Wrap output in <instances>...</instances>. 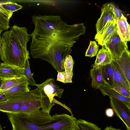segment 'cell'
Listing matches in <instances>:
<instances>
[{"instance_id":"1","label":"cell","mask_w":130,"mask_h":130,"mask_svg":"<svg viewBox=\"0 0 130 130\" xmlns=\"http://www.w3.org/2000/svg\"><path fill=\"white\" fill-rule=\"evenodd\" d=\"M30 37L26 28L15 25L3 33L0 57L3 63L24 69L26 60L30 59L27 44Z\"/></svg>"},{"instance_id":"2","label":"cell","mask_w":130,"mask_h":130,"mask_svg":"<svg viewBox=\"0 0 130 130\" xmlns=\"http://www.w3.org/2000/svg\"><path fill=\"white\" fill-rule=\"evenodd\" d=\"M7 114L12 130H44L54 119L53 116L40 109L26 113Z\"/></svg>"},{"instance_id":"3","label":"cell","mask_w":130,"mask_h":130,"mask_svg":"<svg viewBox=\"0 0 130 130\" xmlns=\"http://www.w3.org/2000/svg\"><path fill=\"white\" fill-rule=\"evenodd\" d=\"M39 88L0 102V111L7 114L26 113L40 109Z\"/></svg>"},{"instance_id":"4","label":"cell","mask_w":130,"mask_h":130,"mask_svg":"<svg viewBox=\"0 0 130 130\" xmlns=\"http://www.w3.org/2000/svg\"><path fill=\"white\" fill-rule=\"evenodd\" d=\"M76 41L63 38L53 42L39 59L48 62L57 72L64 71L63 61L72 52V47Z\"/></svg>"},{"instance_id":"5","label":"cell","mask_w":130,"mask_h":130,"mask_svg":"<svg viewBox=\"0 0 130 130\" xmlns=\"http://www.w3.org/2000/svg\"><path fill=\"white\" fill-rule=\"evenodd\" d=\"M103 47L109 52L112 61L118 60L125 50L128 49L127 42L122 38L117 28Z\"/></svg>"},{"instance_id":"6","label":"cell","mask_w":130,"mask_h":130,"mask_svg":"<svg viewBox=\"0 0 130 130\" xmlns=\"http://www.w3.org/2000/svg\"><path fill=\"white\" fill-rule=\"evenodd\" d=\"M54 120L51 125L50 130H78L77 119L66 113L53 115Z\"/></svg>"},{"instance_id":"7","label":"cell","mask_w":130,"mask_h":130,"mask_svg":"<svg viewBox=\"0 0 130 130\" xmlns=\"http://www.w3.org/2000/svg\"><path fill=\"white\" fill-rule=\"evenodd\" d=\"M110 104L115 114L125 125L126 130H130V104L109 97Z\"/></svg>"},{"instance_id":"8","label":"cell","mask_w":130,"mask_h":130,"mask_svg":"<svg viewBox=\"0 0 130 130\" xmlns=\"http://www.w3.org/2000/svg\"><path fill=\"white\" fill-rule=\"evenodd\" d=\"M36 86L43 90L51 103L55 96L60 99L64 91L63 88L55 83L53 78H48L40 84H37Z\"/></svg>"},{"instance_id":"9","label":"cell","mask_w":130,"mask_h":130,"mask_svg":"<svg viewBox=\"0 0 130 130\" xmlns=\"http://www.w3.org/2000/svg\"><path fill=\"white\" fill-rule=\"evenodd\" d=\"M101 14L95 25L96 34L99 33L109 22L116 20L113 8L111 3L103 4L101 9Z\"/></svg>"},{"instance_id":"10","label":"cell","mask_w":130,"mask_h":130,"mask_svg":"<svg viewBox=\"0 0 130 130\" xmlns=\"http://www.w3.org/2000/svg\"><path fill=\"white\" fill-rule=\"evenodd\" d=\"M24 75V69L10 66L4 63H1L0 67L1 79L18 78Z\"/></svg>"},{"instance_id":"11","label":"cell","mask_w":130,"mask_h":130,"mask_svg":"<svg viewBox=\"0 0 130 130\" xmlns=\"http://www.w3.org/2000/svg\"><path fill=\"white\" fill-rule=\"evenodd\" d=\"M117 26L116 20L111 21L99 33L96 34L94 39L99 44L103 46H104L115 32Z\"/></svg>"},{"instance_id":"12","label":"cell","mask_w":130,"mask_h":130,"mask_svg":"<svg viewBox=\"0 0 130 130\" xmlns=\"http://www.w3.org/2000/svg\"><path fill=\"white\" fill-rule=\"evenodd\" d=\"M111 64L113 72V87L122 86L130 90V85L117 63L115 61H112Z\"/></svg>"},{"instance_id":"13","label":"cell","mask_w":130,"mask_h":130,"mask_svg":"<svg viewBox=\"0 0 130 130\" xmlns=\"http://www.w3.org/2000/svg\"><path fill=\"white\" fill-rule=\"evenodd\" d=\"M115 61L118 65L130 85V52L128 49H126L119 59Z\"/></svg>"},{"instance_id":"14","label":"cell","mask_w":130,"mask_h":130,"mask_svg":"<svg viewBox=\"0 0 130 130\" xmlns=\"http://www.w3.org/2000/svg\"><path fill=\"white\" fill-rule=\"evenodd\" d=\"M29 85L28 80L26 78L10 89L2 92L8 99L13 97L29 91L30 89L28 87Z\"/></svg>"},{"instance_id":"15","label":"cell","mask_w":130,"mask_h":130,"mask_svg":"<svg viewBox=\"0 0 130 130\" xmlns=\"http://www.w3.org/2000/svg\"><path fill=\"white\" fill-rule=\"evenodd\" d=\"M101 67L97 66L90 70V75L91 78L92 87L95 89H99L101 86L105 85L102 77Z\"/></svg>"},{"instance_id":"16","label":"cell","mask_w":130,"mask_h":130,"mask_svg":"<svg viewBox=\"0 0 130 130\" xmlns=\"http://www.w3.org/2000/svg\"><path fill=\"white\" fill-rule=\"evenodd\" d=\"M112 60L107 50L103 46L100 49L97 55L96 58L93 68L97 66L102 67L111 63Z\"/></svg>"},{"instance_id":"17","label":"cell","mask_w":130,"mask_h":130,"mask_svg":"<svg viewBox=\"0 0 130 130\" xmlns=\"http://www.w3.org/2000/svg\"><path fill=\"white\" fill-rule=\"evenodd\" d=\"M101 70L105 85L112 88L113 82V72L111 63L101 67Z\"/></svg>"},{"instance_id":"18","label":"cell","mask_w":130,"mask_h":130,"mask_svg":"<svg viewBox=\"0 0 130 130\" xmlns=\"http://www.w3.org/2000/svg\"><path fill=\"white\" fill-rule=\"evenodd\" d=\"M99 89L104 96L107 95L130 104V98L121 95L112 89L105 85L101 86Z\"/></svg>"},{"instance_id":"19","label":"cell","mask_w":130,"mask_h":130,"mask_svg":"<svg viewBox=\"0 0 130 130\" xmlns=\"http://www.w3.org/2000/svg\"><path fill=\"white\" fill-rule=\"evenodd\" d=\"M39 90L41 110L45 112L50 114L51 109L55 104L51 102L49 98L43 89L39 88Z\"/></svg>"},{"instance_id":"20","label":"cell","mask_w":130,"mask_h":130,"mask_svg":"<svg viewBox=\"0 0 130 130\" xmlns=\"http://www.w3.org/2000/svg\"><path fill=\"white\" fill-rule=\"evenodd\" d=\"M26 78L25 76L20 78L2 79L0 92L6 91Z\"/></svg>"},{"instance_id":"21","label":"cell","mask_w":130,"mask_h":130,"mask_svg":"<svg viewBox=\"0 0 130 130\" xmlns=\"http://www.w3.org/2000/svg\"><path fill=\"white\" fill-rule=\"evenodd\" d=\"M78 130H101L96 124L81 119L77 120Z\"/></svg>"},{"instance_id":"22","label":"cell","mask_w":130,"mask_h":130,"mask_svg":"<svg viewBox=\"0 0 130 130\" xmlns=\"http://www.w3.org/2000/svg\"><path fill=\"white\" fill-rule=\"evenodd\" d=\"M90 44L87 49L85 56L92 57L97 55L99 50V46L94 41H90Z\"/></svg>"},{"instance_id":"23","label":"cell","mask_w":130,"mask_h":130,"mask_svg":"<svg viewBox=\"0 0 130 130\" xmlns=\"http://www.w3.org/2000/svg\"><path fill=\"white\" fill-rule=\"evenodd\" d=\"M57 72L58 73L56 80L63 83H72L73 73H67L64 71L61 72Z\"/></svg>"},{"instance_id":"24","label":"cell","mask_w":130,"mask_h":130,"mask_svg":"<svg viewBox=\"0 0 130 130\" xmlns=\"http://www.w3.org/2000/svg\"><path fill=\"white\" fill-rule=\"evenodd\" d=\"M28 59H26L25 63L24 68V75L27 78L29 85L32 86H36L37 84L35 82L31 73Z\"/></svg>"},{"instance_id":"25","label":"cell","mask_w":130,"mask_h":130,"mask_svg":"<svg viewBox=\"0 0 130 130\" xmlns=\"http://www.w3.org/2000/svg\"><path fill=\"white\" fill-rule=\"evenodd\" d=\"M2 3V6L4 9L13 13L22 9L23 8L22 6L13 1H8Z\"/></svg>"},{"instance_id":"26","label":"cell","mask_w":130,"mask_h":130,"mask_svg":"<svg viewBox=\"0 0 130 130\" xmlns=\"http://www.w3.org/2000/svg\"><path fill=\"white\" fill-rule=\"evenodd\" d=\"M63 62L64 71L67 73H73L74 62L72 56L70 55L67 56L63 59Z\"/></svg>"},{"instance_id":"27","label":"cell","mask_w":130,"mask_h":130,"mask_svg":"<svg viewBox=\"0 0 130 130\" xmlns=\"http://www.w3.org/2000/svg\"><path fill=\"white\" fill-rule=\"evenodd\" d=\"M116 22L117 27L119 32L123 39L127 42L125 27L122 17L120 19L117 20Z\"/></svg>"},{"instance_id":"28","label":"cell","mask_w":130,"mask_h":130,"mask_svg":"<svg viewBox=\"0 0 130 130\" xmlns=\"http://www.w3.org/2000/svg\"><path fill=\"white\" fill-rule=\"evenodd\" d=\"M112 89L121 95L130 98V90L125 87L122 86H116L113 87Z\"/></svg>"},{"instance_id":"29","label":"cell","mask_w":130,"mask_h":130,"mask_svg":"<svg viewBox=\"0 0 130 130\" xmlns=\"http://www.w3.org/2000/svg\"><path fill=\"white\" fill-rule=\"evenodd\" d=\"M113 8L114 13L116 21L120 19L122 14V11L120 10L118 6L113 2H111Z\"/></svg>"},{"instance_id":"30","label":"cell","mask_w":130,"mask_h":130,"mask_svg":"<svg viewBox=\"0 0 130 130\" xmlns=\"http://www.w3.org/2000/svg\"><path fill=\"white\" fill-rule=\"evenodd\" d=\"M9 20L0 15V28L3 30H8L9 28Z\"/></svg>"},{"instance_id":"31","label":"cell","mask_w":130,"mask_h":130,"mask_svg":"<svg viewBox=\"0 0 130 130\" xmlns=\"http://www.w3.org/2000/svg\"><path fill=\"white\" fill-rule=\"evenodd\" d=\"M2 4L0 3V15L9 20L13 13L4 9L2 7Z\"/></svg>"},{"instance_id":"32","label":"cell","mask_w":130,"mask_h":130,"mask_svg":"<svg viewBox=\"0 0 130 130\" xmlns=\"http://www.w3.org/2000/svg\"><path fill=\"white\" fill-rule=\"evenodd\" d=\"M124 23L127 34V42H128L130 40V25L127 21V19L123 14L121 17Z\"/></svg>"},{"instance_id":"33","label":"cell","mask_w":130,"mask_h":130,"mask_svg":"<svg viewBox=\"0 0 130 130\" xmlns=\"http://www.w3.org/2000/svg\"><path fill=\"white\" fill-rule=\"evenodd\" d=\"M52 103L54 104L56 103L61 106L65 108L68 111L71 113V116H73V114L71 111V110L70 108L64 104H63L61 103L60 102H59V101H58L57 100L55 99L54 98L53 100Z\"/></svg>"},{"instance_id":"34","label":"cell","mask_w":130,"mask_h":130,"mask_svg":"<svg viewBox=\"0 0 130 130\" xmlns=\"http://www.w3.org/2000/svg\"><path fill=\"white\" fill-rule=\"evenodd\" d=\"M105 113L106 115L108 117L111 118L113 116L115 113L112 108H109L106 109Z\"/></svg>"},{"instance_id":"35","label":"cell","mask_w":130,"mask_h":130,"mask_svg":"<svg viewBox=\"0 0 130 130\" xmlns=\"http://www.w3.org/2000/svg\"><path fill=\"white\" fill-rule=\"evenodd\" d=\"M8 100L4 93L0 92V102H4Z\"/></svg>"},{"instance_id":"36","label":"cell","mask_w":130,"mask_h":130,"mask_svg":"<svg viewBox=\"0 0 130 130\" xmlns=\"http://www.w3.org/2000/svg\"><path fill=\"white\" fill-rule=\"evenodd\" d=\"M104 130H122L119 129L114 128L111 126H107Z\"/></svg>"},{"instance_id":"37","label":"cell","mask_w":130,"mask_h":130,"mask_svg":"<svg viewBox=\"0 0 130 130\" xmlns=\"http://www.w3.org/2000/svg\"><path fill=\"white\" fill-rule=\"evenodd\" d=\"M3 30L0 28V48L1 47V34L3 31Z\"/></svg>"},{"instance_id":"38","label":"cell","mask_w":130,"mask_h":130,"mask_svg":"<svg viewBox=\"0 0 130 130\" xmlns=\"http://www.w3.org/2000/svg\"><path fill=\"white\" fill-rule=\"evenodd\" d=\"M2 80L0 78V89L1 87L2 84Z\"/></svg>"},{"instance_id":"39","label":"cell","mask_w":130,"mask_h":130,"mask_svg":"<svg viewBox=\"0 0 130 130\" xmlns=\"http://www.w3.org/2000/svg\"><path fill=\"white\" fill-rule=\"evenodd\" d=\"M0 130H3V128L2 126L0 123Z\"/></svg>"},{"instance_id":"40","label":"cell","mask_w":130,"mask_h":130,"mask_svg":"<svg viewBox=\"0 0 130 130\" xmlns=\"http://www.w3.org/2000/svg\"><path fill=\"white\" fill-rule=\"evenodd\" d=\"M1 63L0 62V66H1Z\"/></svg>"}]
</instances>
